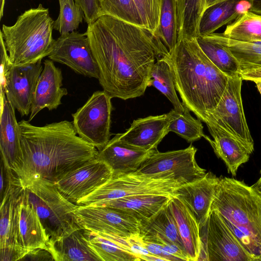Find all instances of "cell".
I'll use <instances>...</instances> for the list:
<instances>
[{"label":"cell","instance_id":"6da1fadb","mask_svg":"<svg viewBox=\"0 0 261 261\" xmlns=\"http://www.w3.org/2000/svg\"><path fill=\"white\" fill-rule=\"evenodd\" d=\"M86 33L97 64L99 83L112 98L143 95L155 59L169 52L148 30L107 14L88 24Z\"/></svg>","mask_w":261,"mask_h":261},{"label":"cell","instance_id":"7a4b0ae2","mask_svg":"<svg viewBox=\"0 0 261 261\" xmlns=\"http://www.w3.org/2000/svg\"><path fill=\"white\" fill-rule=\"evenodd\" d=\"M18 123L21 157L12 170L24 189L38 179L54 183L97 158V148L77 135L72 122L63 120L42 126L24 120Z\"/></svg>","mask_w":261,"mask_h":261},{"label":"cell","instance_id":"3957f363","mask_svg":"<svg viewBox=\"0 0 261 261\" xmlns=\"http://www.w3.org/2000/svg\"><path fill=\"white\" fill-rule=\"evenodd\" d=\"M163 58L170 66L183 105L206 123L224 93L228 76L206 56L196 38L178 40Z\"/></svg>","mask_w":261,"mask_h":261},{"label":"cell","instance_id":"277c9868","mask_svg":"<svg viewBox=\"0 0 261 261\" xmlns=\"http://www.w3.org/2000/svg\"><path fill=\"white\" fill-rule=\"evenodd\" d=\"M212 210L219 213L246 250L261 260V196L243 181L220 177Z\"/></svg>","mask_w":261,"mask_h":261},{"label":"cell","instance_id":"5b68a950","mask_svg":"<svg viewBox=\"0 0 261 261\" xmlns=\"http://www.w3.org/2000/svg\"><path fill=\"white\" fill-rule=\"evenodd\" d=\"M54 21L49 10L40 4L19 15L11 26L2 25L0 31L13 65L38 62L51 52Z\"/></svg>","mask_w":261,"mask_h":261},{"label":"cell","instance_id":"8992f818","mask_svg":"<svg viewBox=\"0 0 261 261\" xmlns=\"http://www.w3.org/2000/svg\"><path fill=\"white\" fill-rule=\"evenodd\" d=\"M24 194L39 216L48 242L83 228L74 213L78 205L68 200L53 182L35 180L24 189Z\"/></svg>","mask_w":261,"mask_h":261},{"label":"cell","instance_id":"52a82bcc","mask_svg":"<svg viewBox=\"0 0 261 261\" xmlns=\"http://www.w3.org/2000/svg\"><path fill=\"white\" fill-rule=\"evenodd\" d=\"M184 184L181 181L174 179L152 178L135 172L113 174L108 181L80 199L76 204L79 206L93 205L136 195H172L176 189Z\"/></svg>","mask_w":261,"mask_h":261},{"label":"cell","instance_id":"ba28073f","mask_svg":"<svg viewBox=\"0 0 261 261\" xmlns=\"http://www.w3.org/2000/svg\"><path fill=\"white\" fill-rule=\"evenodd\" d=\"M197 148L191 145L186 148L150 154L136 173L155 178L172 179L187 184L206 174L196 162Z\"/></svg>","mask_w":261,"mask_h":261},{"label":"cell","instance_id":"9c48e42d","mask_svg":"<svg viewBox=\"0 0 261 261\" xmlns=\"http://www.w3.org/2000/svg\"><path fill=\"white\" fill-rule=\"evenodd\" d=\"M112 98L103 90L95 91L82 107L72 114V122L78 136L98 151L110 140Z\"/></svg>","mask_w":261,"mask_h":261},{"label":"cell","instance_id":"30bf717a","mask_svg":"<svg viewBox=\"0 0 261 261\" xmlns=\"http://www.w3.org/2000/svg\"><path fill=\"white\" fill-rule=\"evenodd\" d=\"M202 227L205 233L200 235L202 249L199 260H257L241 244L216 210H211Z\"/></svg>","mask_w":261,"mask_h":261},{"label":"cell","instance_id":"8fae6325","mask_svg":"<svg viewBox=\"0 0 261 261\" xmlns=\"http://www.w3.org/2000/svg\"><path fill=\"white\" fill-rule=\"evenodd\" d=\"M242 80L239 74L228 77L224 93L205 123L212 122L217 124L253 152L254 142L246 122L242 100Z\"/></svg>","mask_w":261,"mask_h":261},{"label":"cell","instance_id":"7c38bea8","mask_svg":"<svg viewBox=\"0 0 261 261\" xmlns=\"http://www.w3.org/2000/svg\"><path fill=\"white\" fill-rule=\"evenodd\" d=\"M24 189L14 184L1 199L0 260H20L27 253L19 230L20 205Z\"/></svg>","mask_w":261,"mask_h":261},{"label":"cell","instance_id":"4fadbf2b","mask_svg":"<svg viewBox=\"0 0 261 261\" xmlns=\"http://www.w3.org/2000/svg\"><path fill=\"white\" fill-rule=\"evenodd\" d=\"M74 213L81 226L90 231L126 239L140 235V222L121 211L105 206L78 205Z\"/></svg>","mask_w":261,"mask_h":261},{"label":"cell","instance_id":"5bb4252c","mask_svg":"<svg viewBox=\"0 0 261 261\" xmlns=\"http://www.w3.org/2000/svg\"><path fill=\"white\" fill-rule=\"evenodd\" d=\"M48 58L67 66L77 73L99 78L97 64L86 32L75 31L61 35L55 40Z\"/></svg>","mask_w":261,"mask_h":261},{"label":"cell","instance_id":"9a60e30c","mask_svg":"<svg viewBox=\"0 0 261 261\" xmlns=\"http://www.w3.org/2000/svg\"><path fill=\"white\" fill-rule=\"evenodd\" d=\"M113 171L97 158L60 176L54 184L69 201L76 204L108 181Z\"/></svg>","mask_w":261,"mask_h":261},{"label":"cell","instance_id":"2e32d148","mask_svg":"<svg viewBox=\"0 0 261 261\" xmlns=\"http://www.w3.org/2000/svg\"><path fill=\"white\" fill-rule=\"evenodd\" d=\"M41 61L21 66L12 65L8 72L4 89L7 99L21 116L30 114L33 95L42 71Z\"/></svg>","mask_w":261,"mask_h":261},{"label":"cell","instance_id":"e0dca14e","mask_svg":"<svg viewBox=\"0 0 261 261\" xmlns=\"http://www.w3.org/2000/svg\"><path fill=\"white\" fill-rule=\"evenodd\" d=\"M220 179L211 172H206L199 179L184 184L172 193V196L181 200L191 211L200 228L205 225L211 213Z\"/></svg>","mask_w":261,"mask_h":261},{"label":"cell","instance_id":"ac0fdd59","mask_svg":"<svg viewBox=\"0 0 261 261\" xmlns=\"http://www.w3.org/2000/svg\"><path fill=\"white\" fill-rule=\"evenodd\" d=\"M43 64L33 95L29 122L43 109H57L62 104V97L68 94L67 89L62 87L61 70L50 59L45 60Z\"/></svg>","mask_w":261,"mask_h":261},{"label":"cell","instance_id":"d6986e66","mask_svg":"<svg viewBox=\"0 0 261 261\" xmlns=\"http://www.w3.org/2000/svg\"><path fill=\"white\" fill-rule=\"evenodd\" d=\"M171 118L170 112L138 118L133 121L124 133L117 135L130 145L148 151L157 150L158 145L169 133Z\"/></svg>","mask_w":261,"mask_h":261},{"label":"cell","instance_id":"ffe728a7","mask_svg":"<svg viewBox=\"0 0 261 261\" xmlns=\"http://www.w3.org/2000/svg\"><path fill=\"white\" fill-rule=\"evenodd\" d=\"M155 150H145L127 144L116 134L98 151L97 158L106 163L114 174L129 173L136 171Z\"/></svg>","mask_w":261,"mask_h":261},{"label":"cell","instance_id":"44dd1931","mask_svg":"<svg viewBox=\"0 0 261 261\" xmlns=\"http://www.w3.org/2000/svg\"><path fill=\"white\" fill-rule=\"evenodd\" d=\"M213 139L205 135L218 158L225 163L228 173L236 176L239 168L247 162L252 153L241 141L217 124L206 123Z\"/></svg>","mask_w":261,"mask_h":261},{"label":"cell","instance_id":"7402d4cb","mask_svg":"<svg viewBox=\"0 0 261 261\" xmlns=\"http://www.w3.org/2000/svg\"><path fill=\"white\" fill-rule=\"evenodd\" d=\"M15 109L1 93L0 150L4 165L13 169L21 157V138Z\"/></svg>","mask_w":261,"mask_h":261},{"label":"cell","instance_id":"603a6c76","mask_svg":"<svg viewBox=\"0 0 261 261\" xmlns=\"http://www.w3.org/2000/svg\"><path fill=\"white\" fill-rule=\"evenodd\" d=\"M168 206L174 217L189 261H198L202 243L199 222L189 207L180 199L172 196Z\"/></svg>","mask_w":261,"mask_h":261},{"label":"cell","instance_id":"cb8c5ba5","mask_svg":"<svg viewBox=\"0 0 261 261\" xmlns=\"http://www.w3.org/2000/svg\"><path fill=\"white\" fill-rule=\"evenodd\" d=\"M55 261H101L90 246L84 228L47 243Z\"/></svg>","mask_w":261,"mask_h":261},{"label":"cell","instance_id":"d4e9b609","mask_svg":"<svg viewBox=\"0 0 261 261\" xmlns=\"http://www.w3.org/2000/svg\"><path fill=\"white\" fill-rule=\"evenodd\" d=\"M172 197L171 195H136L93 205L121 211L134 216L141 223L151 218L166 206Z\"/></svg>","mask_w":261,"mask_h":261},{"label":"cell","instance_id":"484cf974","mask_svg":"<svg viewBox=\"0 0 261 261\" xmlns=\"http://www.w3.org/2000/svg\"><path fill=\"white\" fill-rule=\"evenodd\" d=\"M85 233L90 246L101 261L142 260L139 255L134 252L129 238H123L86 229Z\"/></svg>","mask_w":261,"mask_h":261},{"label":"cell","instance_id":"4316f807","mask_svg":"<svg viewBox=\"0 0 261 261\" xmlns=\"http://www.w3.org/2000/svg\"><path fill=\"white\" fill-rule=\"evenodd\" d=\"M140 230V236L143 240L173 244L186 253L175 220L168 204L151 218L141 222Z\"/></svg>","mask_w":261,"mask_h":261},{"label":"cell","instance_id":"83f0119b","mask_svg":"<svg viewBox=\"0 0 261 261\" xmlns=\"http://www.w3.org/2000/svg\"><path fill=\"white\" fill-rule=\"evenodd\" d=\"M19 230L28 252L37 248L47 249L48 239L36 211L23 196L20 205Z\"/></svg>","mask_w":261,"mask_h":261},{"label":"cell","instance_id":"f1b7e54d","mask_svg":"<svg viewBox=\"0 0 261 261\" xmlns=\"http://www.w3.org/2000/svg\"><path fill=\"white\" fill-rule=\"evenodd\" d=\"M249 0H223L206 8L200 18L199 35L214 33L221 27L236 19L244 11L241 4Z\"/></svg>","mask_w":261,"mask_h":261},{"label":"cell","instance_id":"f546056e","mask_svg":"<svg viewBox=\"0 0 261 261\" xmlns=\"http://www.w3.org/2000/svg\"><path fill=\"white\" fill-rule=\"evenodd\" d=\"M207 35L230 51L239 62L241 70L261 67V41H238L225 37L222 33Z\"/></svg>","mask_w":261,"mask_h":261},{"label":"cell","instance_id":"4dcf8cb0","mask_svg":"<svg viewBox=\"0 0 261 261\" xmlns=\"http://www.w3.org/2000/svg\"><path fill=\"white\" fill-rule=\"evenodd\" d=\"M178 40L199 36L198 27L205 9V0H175Z\"/></svg>","mask_w":261,"mask_h":261},{"label":"cell","instance_id":"1f68e13d","mask_svg":"<svg viewBox=\"0 0 261 261\" xmlns=\"http://www.w3.org/2000/svg\"><path fill=\"white\" fill-rule=\"evenodd\" d=\"M196 40L206 56L223 73L228 77L239 74L240 64L229 50L207 34L199 35Z\"/></svg>","mask_w":261,"mask_h":261},{"label":"cell","instance_id":"d6a6232c","mask_svg":"<svg viewBox=\"0 0 261 261\" xmlns=\"http://www.w3.org/2000/svg\"><path fill=\"white\" fill-rule=\"evenodd\" d=\"M153 86L163 94L179 112L186 107L179 100L176 91L174 78L168 62L164 58L157 60L150 71L148 87Z\"/></svg>","mask_w":261,"mask_h":261},{"label":"cell","instance_id":"836d02e7","mask_svg":"<svg viewBox=\"0 0 261 261\" xmlns=\"http://www.w3.org/2000/svg\"><path fill=\"white\" fill-rule=\"evenodd\" d=\"M222 34L238 41H261V15L245 11L233 22L228 24Z\"/></svg>","mask_w":261,"mask_h":261},{"label":"cell","instance_id":"e575fe53","mask_svg":"<svg viewBox=\"0 0 261 261\" xmlns=\"http://www.w3.org/2000/svg\"><path fill=\"white\" fill-rule=\"evenodd\" d=\"M155 36L171 50L178 42L175 0H161L159 25Z\"/></svg>","mask_w":261,"mask_h":261},{"label":"cell","instance_id":"d590c367","mask_svg":"<svg viewBox=\"0 0 261 261\" xmlns=\"http://www.w3.org/2000/svg\"><path fill=\"white\" fill-rule=\"evenodd\" d=\"M169 112L171 116L168 127L169 132H173L191 143L204 137L201 121L192 117L187 108L182 112L174 109Z\"/></svg>","mask_w":261,"mask_h":261},{"label":"cell","instance_id":"8d00e7d4","mask_svg":"<svg viewBox=\"0 0 261 261\" xmlns=\"http://www.w3.org/2000/svg\"><path fill=\"white\" fill-rule=\"evenodd\" d=\"M59 2L60 12L58 17L54 21V29L61 35L75 31L84 18L82 10L74 0H62Z\"/></svg>","mask_w":261,"mask_h":261},{"label":"cell","instance_id":"74e56055","mask_svg":"<svg viewBox=\"0 0 261 261\" xmlns=\"http://www.w3.org/2000/svg\"><path fill=\"white\" fill-rule=\"evenodd\" d=\"M102 14L142 27L137 8L133 0H98Z\"/></svg>","mask_w":261,"mask_h":261},{"label":"cell","instance_id":"f35d334b","mask_svg":"<svg viewBox=\"0 0 261 261\" xmlns=\"http://www.w3.org/2000/svg\"><path fill=\"white\" fill-rule=\"evenodd\" d=\"M139 12L142 27L155 36L159 25L161 0H133Z\"/></svg>","mask_w":261,"mask_h":261},{"label":"cell","instance_id":"ab89813d","mask_svg":"<svg viewBox=\"0 0 261 261\" xmlns=\"http://www.w3.org/2000/svg\"><path fill=\"white\" fill-rule=\"evenodd\" d=\"M81 8L87 24L95 21L102 15L98 0H74Z\"/></svg>","mask_w":261,"mask_h":261},{"label":"cell","instance_id":"60d3db41","mask_svg":"<svg viewBox=\"0 0 261 261\" xmlns=\"http://www.w3.org/2000/svg\"><path fill=\"white\" fill-rule=\"evenodd\" d=\"M1 46V92L4 89L6 83V76L8 72L12 65L10 62L9 55L6 48L3 36L0 32Z\"/></svg>","mask_w":261,"mask_h":261},{"label":"cell","instance_id":"b9f144b4","mask_svg":"<svg viewBox=\"0 0 261 261\" xmlns=\"http://www.w3.org/2000/svg\"><path fill=\"white\" fill-rule=\"evenodd\" d=\"M54 260L53 256L46 248H37L29 251L20 260Z\"/></svg>","mask_w":261,"mask_h":261},{"label":"cell","instance_id":"7bdbcfd3","mask_svg":"<svg viewBox=\"0 0 261 261\" xmlns=\"http://www.w3.org/2000/svg\"><path fill=\"white\" fill-rule=\"evenodd\" d=\"M239 75L243 80L261 82V67L241 70Z\"/></svg>","mask_w":261,"mask_h":261},{"label":"cell","instance_id":"ee69618b","mask_svg":"<svg viewBox=\"0 0 261 261\" xmlns=\"http://www.w3.org/2000/svg\"><path fill=\"white\" fill-rule=\"evenodd\" d=\"M1 182H0V192L1 198L3 196L6 189V173L5 166L1 161Z\"/></svg>","mask_w":261,"mask_h":261},{"label":"cell","instance_id":"f6af8a7d","mask_svg":"<svg viewBox=\"0 0 261 261\" xmlns=\"http://www.w3.org/2000/svg\"><path fill=\"white\" fill-rule=\"evenodd\" d=\"M249 11L261 15V0H249Z\"/></svg>","mask_w":261,"mask_h":261},{"label":"cell","instance_id":"bcb514c9","mask_svg":"<svg viewBox=\"0 0 261 261\" xmlns=\"http://www.w3.org/2000/svg\"><path fill=\"white\" fill-rule=\"evenodd\" d=\"M251 187L260 196H261V176Z\"/></svg>","mask_w":261,"mask_h":261},{"label":"cell","instance_id":"7dc6e473","mask_svg":"<svg viewBox=\"0 0 261 261\" xmlns=\"http://www.w3.org/2000/svg\"><path fill=\"white\" fill-rule=\"evenodd\" d=\"M222 1L223 0H205V9L210 6Z\"/></svg>","mask_w":261,"mask_h":261},{"label":"cell","instance_id":"c3c4849f","mask_svg":"<svg viewBox=\"0 0 261 261\" xmlns=\"http://www.w3.org/2000/svg\"><path fill=\"white\" fill-rule=\"evenodd\" d=\"M5 3V0H0V4H1L0 19H1L2 18V17L3 16Z\"/></svg>","mask_w":261,"mask_h":261},{"label":"cell","instance_id":"681fc988","mask_svg":"<svg viewBox=\"0 0 261 261\" xmlns=\"http://www.w3.org/2000/svg\"><path fill=\"white\" fill-rule=\"evenodd\" d=\"M255 83H256L257 89L261 94V82H256Z\"/></svg>","mask_w":261,"mask_h":261},{"label":"cell","instance_id":"f907efd6","mask_svg":"<svg viewBox=\"0 0 261 261\" xmlns=\"http://www.w3.org/2000/svg\"><path fill=\"white\" fill-rule=\"evenodd\" d=\"M62 0H59V2L61 1Z\"/></svg>","mask_w":261,"mask_h":261}]
</instances>
